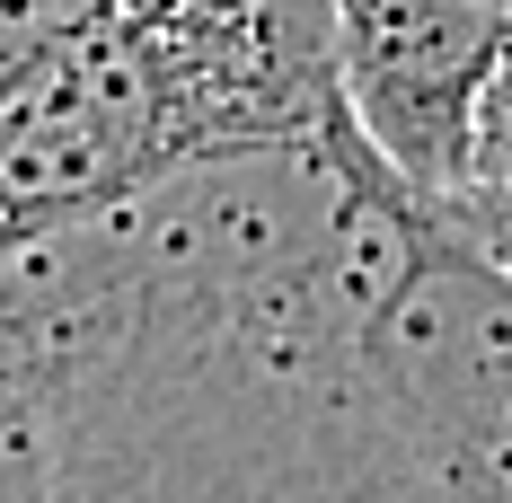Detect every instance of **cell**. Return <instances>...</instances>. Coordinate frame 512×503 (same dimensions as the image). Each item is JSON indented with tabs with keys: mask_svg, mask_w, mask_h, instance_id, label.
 <instances>
[{
	"mask_svg": "<svg viewBox=\"0 0 512 503\" xmlns=\"http://www.w3.org/2000/svg\"><path fill=\"white\" fill-rule=\"evenodd\" d=\"M442 212L477 256H495L512 274V186H460V195H442Z\"/></svg>",
	"mask_w": 512,
	"mask_h": 503,
	"instance_id": "5",
	"label": "cell"
},
{
	"mask_svg": "<svg viewBox=\"0 0 512 503\" xmlns=\"http://www.w3.org/2000/svg\"><path fill=\"white\" fill-rule=\"evenodd\" d=\"M336 115V0H133L0 80V256Z\"/></svg>",
	"mask_w": 512,
	"mask_h": 503,
	"instance_id": "2",
	"label": "cell"
},
{
	"mask_svg": "<svg viewBox=\"0 0 512 503\" xmlns=\"http://www.w3.org/2000/svg\"><path fill=\"white\" fill-rule=\"evenodd\" d=\"M115 9H133V0H0V80L27 71L36 53H53L62 36L115 18Z\"/></svg>",
	"mask_w": 512,
	"mask_h": 503,
	"instance_id": "4",
	"label": "cell"
},
{
	"mask_svg": "<svg viewBox=\"0 0 512 503\" xmlns=\"http://www.w3.org/2000/svg\"><path fill=\"white\" fill-rule=\"evenodd\" d=\"M468 186H512V53L486 89V115H477V177Z\"/></svg>",
	"mask_w": 512,
	"mask_h": 503,
	"instance_id": "6",
	"label": "cell"
},
{
	"mask_svg": "<svg viewBox=\"0 0 512 503\" xmlns=\"http://www.w3.org/2000/svg\"><path fill=\"white\" fill-rule=\"evenodd\" d=\"M0 503H512V274L336 115L0 256Z\"/></svg>",
	"mask_w": 512,
	"mask_h": 503,
	"instance_id": "1",
	"label": "cell"
},
{
	"mask_svg": "<svg viewBox=\"0 0 512 503\" xmlns=\"http://www.w3.org/2000/svg\"><path fill=\"white\" fill-rule=\"evenodd\" d=\"M512 53V0H336V80L362 142L424 195L477 177V115Z\"/></svg>",
	"mask_w": 512,
	"mask_h": 503,
	"instance_id": "3",
	"label": "cell"
}]
</instances>
